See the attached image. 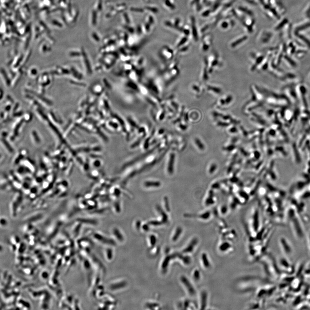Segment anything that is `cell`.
Segmentation results:
<instances>
[{
  "label": "cell",
  "mask_w": 310,
  "mask_h": 310,
  "mask_svg": "<svg viewBox=\"0 0 310 310\" xmlns=\"http://www.w3.org/2000/svg\"><path fill=\"white\" fill-rule=\"evenodd\" d=\"M179 73L180 70L178 65L167 70L163 73V82H165L166 84H169L176 79Z\"/></svg>",
  "instance_id": "6da1fadb"
},
{
  "label": "cell",
  "mask_w": 310,
  "mask_h": 310,
  "mask_svg": "<svg viewBox=\"0 0 310 310\" xmlns=\"http://www.w3.org/2000/svg\"><path fill=\"white\" fill-rule=\"evenodd\" d=\"M279 244L282 251L284 254L288 255L291 254L293 253V249L291 246V244L288 242L287 239L283 237H281L279 239Z\"/></svg>",
  "instance_id": "7a4b0ae2"
},
{
  "label": "cell",
  "mask_w": 310,
  "mask_h": 310,
  "mask_svg": "<svg viewBox=\"0 0 310 310\" xmlns=\"http://www.w3.org/2000/svg\"><path fill=\"white\" fill-rule=\"evenodd\" d=\"M201 261L202 267L205 270H210L212 269V261L207 253H203L202 254L201 256Z\"/></svg>",
  "instance_id": "3957f363"
},
{
  "label": "cell",
  "mask_w": 310,
  "mask_h": 310,
  "mask_svg": "<svg viewBox=\"0 0 310 310\" xmlns=\"http://www.w3.org/2000/svg\"><path fill=\"white\" fill-rule=\"evenodd\" d=\"M181 280L185 287L187 289V292H188L189 294L191 296L195 295L196 293L195 289L190 281H189V280L184 277H181Z\"/></svg>",
  "instance_id": "277c9868"
},
{
  "label": "cell",
  "mask_w": 310,
  "mask_h": 310,
  "mask_svg": "<svg viewBox=\"0 0 310 310\" xmlns=\"http://www.w3.org/2000/svg\"><path fill=\"white\" fill-rule=\"evenodd\" d=\"M209 295L205 290H203L201 292L200 307L201 309H205L208 306Z\"/></svg>",
  "instance_id": "5b68a950"
},
{
  "label": "cell",
  "mask_w": 310,
  "mask_h": 310,
  "mask_svg": "<svg viewBox=\"0 0 310 310\" xmlns=\"http://www.w3.org/2000/svg\"><path fill=\"white\" fill-rule=\"evenodd\" d=\"M233 100V98L231 95H228L226 96L225 98L223 97L221 98L217 102V106L219 107L228 106L232 102Z\"/></svg>",
  "instance_id": "8992f818"
},
{
  "label": "cell",
  "mask_w": 310,
  "mask_h": 310,
  "mask_svg": "<svg viewBox=\"0 0 310 310\" xmlns=\"http://www.w3.org/2000/svg\"><path fill=\"white\" fill-rule=\"evenodd\" d=\"M191 89L192 93L196 97L200 96L203 92L202 87L197 83L193 84L191 86Z\"/></svg>",
  "instance_id": "52a82bcc"
},
{
  "label": "cell",
  "mask_w": 310,
  "mask_h": 310,
  "mask_svg": "<svg viewBox=\"0 0 310 310\" xmlns=\"http://www.w3.org/2000/svg\"><path fill=\"white\" fill-rule=\"evenodd\" d=\"M198 242V239L197 238L193 239L191 241V242H190V243L188 244L187 248L184 250V251H183L184 252H183L185 253H192L194 251V250L196 246L197 245Z\"/></svg>",
  "instance_id": "ba28073f"
},
{
  "label": "cell",
  "mask_w": 310,
  "mask_h": 310,
  "mask_svg": "<svg viewBox=\"0 0 310 310\" xmlns=\"http://www.w3.org/2000/svg\"><path fill=\"white\" fill-rule=\"evenodd\" d=\"M231 244L226 241L221 242L218 246V250L220 252L222 253H227L229 250L231 249Z\"/></svg>",
  "instance_id": "9c48e42d"
},
{
  "label": "cell",
  "mask_w": 310,
  "mask_h": 310,
  "mask_svg": "<svg viewBox=\"0 0 310 310\" xmlns=\"http://www.w3.org/2000/svg\"><path fill=\"white\" fill-rule=\"evenodd\" d=\"M206 89L210 93H212L215 95H220L222 92V89L217 86L208 85L207 86Z\"/></svg>",
  "instance_id": "30bf717a"
},
{
  "label": "cell",
  "mask_w": 310,
  "mask_h": 310,
  "mask_svg": "<svg viewBox=\"0 0 310 310\" xmlns=\"http://www.w3.org/2000/svg\"><path fill=\"white\" fill-rule=\"evenodd\" d=\"M175 154H171L169 159V164H168V172L170 174H173L174 172V162H175Z\"/></svg>",
  "instance_id": "8fae6325"
},
{
  "label": "cell",
  "mask_w": 310,
  "mask_h": 310,
  "mask_svg": "<svg viewBox=\"0 0 310 310\" xmlns=\"http://www.w3.org/2000/svg\"><path fill=\"white\" fill-rule=\"evenodd\" d=\"M160 185V182L158 181H147L144 183V186L147 187H158Z\"/></svg>",
  "instance_id": "7c38bea8"
},
{
  "label": "cell",
  "mask_w": 310,
  "mask_h": 310,
  "mask_svg": "<svg viewBox=\"0 0 310 310\" xmlns=\"http://www.w3.org/2000/svg\"><path fill=\"white\" fill-rule=\"evenodd\" d=\"M193 277H194V279L196 280V281H198L200 280L201 279V274L199 271V270H195L194 271V273L193 274Z\"/></svg>",
  "instance_id": "4fadbf2b"
},
{
  "label": "cell",
  "mask_w": 310,
  "mask_h": 310,
  "mask_svg": "<svg viewBox=\"0 0 310 310\" xmlns=\"http://www.w3.org/2000/svg\"><path fill=\"white\" fill-rule=\"evenodd\" d=\"M176 232L175 233V235L173 237V240H175L178 239V237L180 235V233L181 232V229L180 228H178L176 230Z\"/></svg>",
  "instance_id": "5bb4252c"
},
{
  "label": "cell",
  "mask_w": 310,
  "mask_h": 310,
  "mask_svg": "<svg viewBox=\"0 0 310 310\" xmlns=\"http://www.w3.org/2000/svg\"><path fill=\"white\" fill-rule=\"evenodd\" d=\"M1 224H2V225H4L5 224H6V223H7L6 220H5L4 219H1Z\"/></svg>",
  "instance_id": "9a60e30c"
},
{
  "label": "cell",
  "mask_w": 310,
  "mask_h": 310,
  "mask_svg": "<svg viewBox=\"0 0 310 310\" xmlns=\"http://www.w3.org/2000/svg\"><path fill=\"white\" fill-rule=\"evenodd\" d=\"M2 250V247L1 246H0V251H1Z\"/></svg>",
  "instance_id": "2e32d148"
}]
</instances>
